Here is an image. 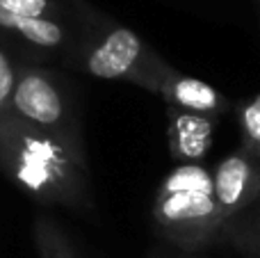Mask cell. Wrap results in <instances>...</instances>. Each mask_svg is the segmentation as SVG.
<instances>
[{
  "instance_id": "obj_1",
  "label": "cell",
  "mask_w": 260,
  "mask_h": 258,
  "mask_svg": "<svg viewBox=\"0 0 260 258\" xmlns=\"http://www.w3.org/2000/svg\"><path fill=\"white\" fill-rule=\"evenodd\" d=\"M0 172L46 206H94L87 155L12 112L0 119Z\"/></svg>"
},
{
  "instance_id": "obj_2",
  "label": "cell",
  "mask_w": 260,
  "mask_h": 258,
  "mask_svg": "<svg viewBox=\"0 0 260 258\" xmlns=\"http://www.w3.org/2000/svg\"><path fill=\"white\" fill-rule=\"evenodd\" d=\"M76 18L80 23V44L73 57L82 71L103 80H128L160 94L162 82L174 67H169L142 37L108 21L82 3H78Z\"/></svg>"
},
{
  "instance_id": "obj_3",
  "label": "cell",
  "mask_w": 260,
  "mask_h": 258,
  "mask_svg": "<svg viewBox=\"0 0 260 258\" xmlns=\"http://www.w3.org/2000/svg\"><path fill=\"white\" fill-rule=\"evenodd\" d=\"M153 224L157 233L185 251L212 245L226 219L212 190V174L203 165H178L162 178L153 199Z\"/></svg>"
},
{
  "instance_id": "obj_4",
  "label": "cell",
  "mask_w": 260,
  "mask_h": 258,
  "mask_svg": "<svg viewBox=\"0 0 260 258\" xmlns=\"http://www.w3.org/2000/svg\"><path fill=\"white\" fill-rule=\"evenodd\" d=\"M7 112L41 131L53 133L71 149L85 153L76 96L69 82L53 69L21 64Z\"/></svg>"
},
{
  "instance_id": "obj_5",
  "label": "cell",
  "mask_w": 260,
  "mask_h": 258,
  "mask_svg": "<svg viewBox=\"0 0 260 258\" xmlns=\"http://www.w3.org/2000/svg\"><path fill=\"white\" fill-rule=\"evenodd\" d=\"M0 32L50 55L73 57L80 44V23L73 27L71 14L55 0H0Z\"/></svg>"
},
{
  "instance_id": "obj_6",
  "label": "cell",
  "mask_w": 260,
  "mask_h": 258,
  "mask_svg": "<svg viewBox=\"0 0 260 258\" xmlns=\"http://www.w3.org/2000/svg\"><path fill=\"white\" fill-rule=\"evenodd\" d=\"M212 190L217 208L229 227L231 219L260 199V160L244 149L226 155L212 172Z\"/></svg>"
},
{
  "instance_id": "obj_7",
  "label": "cell",
  "mask_w": 260,
  "mask_h": 258,
  "mask_svg": "<svg viewBox=\"0 0 260 258\" xmlns=\"http://www.w3.org/2000/svg\"><path fill=\"white\" fill-rule=\"evenodd\" d=\"M167 119H169L167 137H169L171 158L180 165L201 163L212 146V135L217 126L215 117L169 108Z\"/></svg>"
},
{
  "instance_id": "obj_8",
  "label": "cell",
  "mask_w": 260,
  "mask_h": 258,
  "mask_svg": "<svg viewBox=\"0 0 260 258\" xmlns=\"http://www.w3.org/2000/svg\"><path fill=\"white\" fill-rule=\"evenodd\" d=\"M160 96L167 101L169 108L208 114V117H217L231 108V103L221 96V91H217L212 85L199 80V78L185 76L176 69H171L169 76L165 78L160 87Z\"/></svg>"
},
{
  "instance_id": "obj_9",
  "label": "cell",
  "mask_w": 260,
  "mask_h": 258,
  "mask_svg": "<svg viewBox=\"0 0 260 258\" xmlns=\"http://www.w3.org/2000/svg\"><path fill=\"white\" fill-rule=\"evenodd\" d=\"M32 236H35L39 258H76V251H73L67 233L46 215L35 217Z\"/></svg>"
},
{
  "instance_id": "obj_10",
  "label": "cell",
  "mask_w": 260,
  "mask_h": 258,
  "mask_svg": "<svg viewBox=\"0 0 260 258\" xmlns=\"http://www.w3.org/2000/svg\"><path fill=\"white\" fill-rule=\"evenodd\" d=\"M242 149L260 160V94L251 96L238 108Z\"/></svg>"
},
{
  "instance_id": "obj_11",
  "label": "cell",
  "mask_w": 260,
  "mask_h": 258,
  "mask_svg": "<svg viewBox=\"0 0 260 258\" xmlns=\"http://www.w3.org/2000/svg\"><path fill=\"white\" fill-rule=\"evenodd\" d=\"M23 62L14 59V53L7 46L0 44V108L7 110L9 99H12L14 85H16V73Z\"/></svg>"
},
{
  "instance_id": "obj_12",
  "label": "cell",
  "mask_w": 260,
  "mask_h": 258,
  "mask_svg": "<svg viewBox=\"0 0 260 258\" xmlns=\"http://www.w3.org/2000/svg\"><path fill=\"white\" fill-rule=\"evenodd\" d=\"M247 210H253V224H256V229L260 231V199L251 206V208H247Z\"/></svg>"
},
{
  "instance_id": "obj_13",
  "label": "cell",
  "mask_w": 260,
  "mask_h": 258,
  "mask_svg": "<svg viewBox=\"0 0 260 258\" xmlns=\"http://www.w3.org/2000/svg\"><path fill=\"white\" fill-rule=\"evenodd\" d=\"M5 114H7V110H5V108H0V119H3Z\"/></svg>"
}]
</instances>
